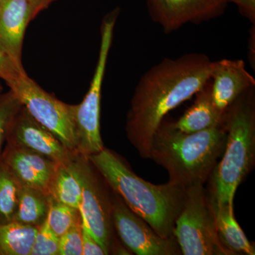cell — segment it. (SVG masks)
Here are the masks:
<instances>
[{
	"label": "cell",
	"instance_id": "obj_1",
	"mask_svg": "<svg viewBox=\"0 0 255 255\" xmlns=\"http://www.w3.org/2000/svg\"><path fill=\"white\" fill-rule=\"evenodd\" d=\"M215 61L201 53L164 58L139 80L127 114L126 132L143 159H149L151 142L170 111L189 100L211 80Z\"/></svg>",
	"mask_w": 255,
	"mask_h": 255
},
{
	"label": "cell",
	"instance_id": "obj_2",
	"mask_svg": "<svg viewBox=\"0 0 255 255\" xmlns=\"http://www.w3.org/2000/svg\"><path fill=\"white\" fill-rule=\"evenodd\" d=\"M88 159L129 209L161 237H174V223L185 203L186 188L169 182H147L136 175L122 157L105 147Z\"/></svg>",
	"mask_w": 255,
	"mask_h": 255
},
{
	"label": "cell",
	"instance_id": "obj_3",
	"mask_svg": "<svg viewBox=\"0 0 255 255\" xmlns=\"http://www.w3.org/2000/svg\"><path fill=\"white\" fill-rule=\"evenodd\" d=\"M226 140L223 122L217 127L187 133L176 128L174 121L165 117L152 137L149 159L167 171L169 182L184 188L204 184L223 155Z\"/></svg>",
	"mask_w": 255,
	"mask_h": 255
},
{
	"label": "cell",
	"instance_id": "obj_4",
	"mask_svg": "<svg viewBox=\"0 0 255 255\" xmlns=\"http://www.w3.org/2000/svg\"><path fill=\"white\" fill-rule=\"evenodd\" d=\"M255 87L243 93L223 116L227 140L220 162L209 179V201L233 206L240 184L251 172L255 162Z\"/></svg>",
	"mask_w": 255,
	"mask_h": 255
},
{
	"label": "cell",
	"instance_id": "obj_5",
	"mask_svg": "<svg viewBox=\"0 0 255 255\" xmlns=\"http://www.w3.org/2000/svg\"><path fill=\"white\" fill-rule=\"evenodd\" d=\"M120 9L108 13L101 26L98 60L88 92L81 103L74 105V124L77 137L76 153L88 157L105 148L100 131L102 84Z\"/></svg>",
	"mask_w": 255,
	"mask_h": 255
},
{
	"label": "cell",
	"instance_id": "obj_6",
	"mask_svg": "<svg viewBox=\"0 0 255 255\" xmlns=\"http://www.w3.org/2000/svg\"><path fill=\"white\" fill-rule=\"evenodd\" d=\"M184 255H234L220 241L207 190L204 184L186 188L185 203L173 232Z\"/></svg>",
	"mask_w": 255,
	"mask_h": 255
},
{
	"label": "cell",
	"instance_id": "obj_7",
	"mask_svg": "<svg viewBox=\"0 0 255 255\" xmlns=\"http://www.w3.org/2000/svg\"><path fill=\"white\" fill-rule=\"evenodd\" d=\"M33 119L50 130L68 150L76 152L74 105L45 91L27 74L7 83Z\"/></svg>",
	"mask_w": 255,
	"mask_h": 255
},
{
	"label": "cell",
	"instance_id": "obj_8",
	"mask_svg": "<svg viewBox=\"0 0 255 255\" xmlns=\"http://www.w3.org/2000/svg\"><path fill=\"white\" fill-rule=\"evenodd\" d=\"M76 162L82 184L80 211L83 226L110 255L114 247L112 195L88 157L77 153Z\"/></svg>",
	"mask_w": 255,
	"mask_h": 255
},
{
	"label": "cell",
	"instance_id": "obj_9",
	"mask_svg": "<svg viewBox=\"0 0 255 255\" xmlns=\"http://www.w3.org/2000/svg\"><path fill=\"white\" fill-rule=\"evenodd\" d=\"M112 221L121 241L137 255H182L175 238L159 236L113 191Z\"/></svg>",
	"mask_w": 255,
	"mask_h": 255
},
{
	"label": "cell",
	"instance_id": "obj_10",
	"mask_svg": "<svg viewBox=\"0 0 255 255\" xmlns=\"http://www.w3.org/2000/svg\"><path fill=\"white\" fill-rule=\"evenodd\" d=\"M151 19L169 34L184 25L211 21L222 16L228 4L221 0H147Z\"/></svg>",
	"mask_w": 255,
	"mask_h": 255
},
{
	"label": "cell",
	"instance_id": "obj_11",
	"mask_svg": "<svg viewBox=\"0 0 255 255\" xmlns=\"http://www.w3.org/2000/svg\"><path fill=\"white\" fill-rule=\"evenodd\" d=\"M6 139L8 145L33 151L58 164L71 162L77 154L68 150L23 106L10 126Z\"/></svg>",
	"mask_w": 255,
	"mask_h": 255
},
{
	"label": "cell",
	"instance_id": "obj_12",
	"mask_svg": "<svg viewBox=\"0 0 255 255\" xmlns=\"http://www.w3.org/2000/svg\"><path fill=\"white\" fill-rule=\"evenodd\" d=\"M1 161L21 185L49 196L50 182L60 164L33 151L10 145L1 154Z\"/></svg>",
	"mask_w": 255,
	"mask_h": 255
},
{
	"label": "cell",
	"instance_id": "obj_13",
	"mask_svg": "<svg viewBox=\"0 0 255 255\" xmlns=\"http://www.w3.org/2000/svg\"><path fill=\"white\" fill-rule=\"evenodd\" d=\"M211 95L216 110L224 114L243 93L254 88L255 80L243 60L215 61L211 78Z\"/></svg>",
	"mask_w": 255,
	"mask_h": 255
},
{
	"label": "cell",
	"instance_id": "obj_14",
	"mask_svg": "<svg viewBox=\"0 0 255 255\" xmlns=\"http://www.w3.org/2000/svg\"><path fill=\"white\" fill-rule=\"evenodd\" d=\"M28 0H1L0 46L20 68L25 31L31 21Z\"/></svg>",
	"mask_w": 255,
	"mask_h": 255
},
{
	"label": "cell",
	"instance_id": "obj_15",
	"mask_svg": "<svg viewBox=\"0 0 255 255\" xmlns=\"http://www.w3.org/2000/svg\"><path fill=\"white\" fill-rule=\"evenodd\" d=\"M195 95L194 105L177 122H174V127L180 131L191 133L222 124L224 114L216 110L213 102L211 80Z\"/></svg>",
	"mask_w": 255,
	"mask_h": 255
},
{
	"label": "cell",
	"instance_id": "obj_16",
	"mask_svg": "<svg viewBox=\"0 0 255 255\" xmlns=\"http://www.w3.org/2000/svg\"><path fill=\"white\" fill-rule=\"evenodd\" d=\"M210 202V201H209ZM220 241L234 255H255L254 245L248 241L234 215L233 206L210 202Z\"/></svg>",
	"mask_w": 255,
	"mask_h": 255
},
{
	"label": "cell",
	"instance_id": "obj_17",
	"mask_svg": "<svg viewBox=\"0 0 255 255\" xmlns=\"http://www.w3.org/2000/svg\"><path fill=\"white\" fill-rule=\"evenodd\" d=\"M76 155L71 162L58 165L50 182L48 194L57 202L80 209L82 189Z\"/></svg>",
	"mask_w": 255,
	"mask_h": 255
},
{
	"label": "cell",
	"instance_id": "obj_18",
	"mask_svg": "<svg viewBox=\"0 0 255 255\" xmlns=\"http://www.w3.org/2000/svg\"><path fill=\"white\" fill-rule=\"evenodd\" d=\"M50 196L43 191L21 185L17 207L11 222L39 227L46 221Z\"/></svg>",
	"mask_w": 255,
	"mask_h": 255
},
{
	"label": "cell",
	"instance_id": "obj_19",
	"mask_svg": "<svg viewBox=\"0 0 255 255\" xmlns=\"http://www.w3.org/2000/svg\"><path fill=\"white\" fill-rule=\"evenodd\" d=\"M39 227L16 222L0 224V255H30Z\"/></svg>",
	"mask_w": 255,
	"mask_h": 255
},
{
	"label": "cell",
	"instance_id": "obj_20",
	"mask_svg": "<svg viewBox=\"0 0 255 255\" xmlns=\"http://www.w3.org/2000/svg\"><path fill=\"white\" fill-rule=\"evenodd\" d=\"M21 187L12 172L0 160V224L12 221Z\"/></svg>",
	"mask_w": 255,
	"mask_h": 255
},
{
	"label": "cell",
	"instance_id": "obj_21",
	"mask_svg": "<svg viewBox=\"0 0 255 255\" xmlns=\"http://www.w3.org/2000/svg\"><path fill=\"white\" fill-rule=\"evenodd\" d=\"M46 221L50 230L59 238L70 228L83 222L80 209L57 202L50 197Z\"/></svg>",
	"mask_w": 255,
	"mask_h": 255
},
{
	"label": "cell",
	"instance_id": "obj_22",
	"mask_svg": "<svg viewBox=\"0 0 255 255\" xmlns=\"http://www.w3.org/2000/svg\"><path fill=\"white\" fill-rule=\"evenodd\" d=\"M21 107V102L11 90L0 95V160L3 143L6 140L10 126Z\"/></svg>",
	"mask_w": 255,
	"mask_h": 255
},
{
	"label": "cell",
	"instance_id": "obj_23",
	"mask_svg": "<svg viewBox=\"0 0 255 255\" xmlns=\"http://www.w3.org/2000/svg\"><path fill=\"white\" fill-rule=\"evenodd\" d=\"M60 238L50 230L46 221L38 228L30 255H59Z\"/></svg>",
	"mask_w": 255,
	"mask_h": 255
},
{
	"label": "cell",
	"instance_id": "obj_24",
	"mask_svg": "<svg viewBox=\"0 0 255 255\" xmlns=\"http://www.w3.org/2000/svg\"><path fill=\"white\" fill-rule=\"evenodd\" d=\"M82 222L60 238L59 255H82Z\"/></svg>",
	"mask_w": 255,
	"mask_h": 255
},
{
	"label": "cell",
	"instance_id": "obj_25",
	"mask_svg": "<svg viewBox=\"0 0 255 255\" xmlns=\"http://www.w3.org/2000/svg\"><path fill=\"white\" fill-rule=\"evenodd\" d=\"M25 74L24 68L18 67L0 46V79L7 84Z\"/></svg>",
	"mask_w": 255,
	"mask_h": 255
},
{
	"label": "cell",
	"instance_id": "obj_26",
	"mask_svg": "<svg viewBox=\"0 0 255 255\" xmlns=\"http://www.w3.org/2000/svg\"><path fill=\"white\" fill-rule=\"evenodd\" d=\"M82 255H107L104 248L100 246L91 233L82 223Z\"/></svg>",
	"mask_w": 255,
	"mask_h": 255
},
{
	"label": "cell",
	"instance_id": "obj_27",
	"mask_svg": "<svg viewBox=\"0 0 255 255\" xmlns=\"http://www.w3.org/2000/svg\"><path fill=\"white\" fill-rule=\"evenodd\" d=\"M226 4L233 3L238 6L240 14L255 24V0H221Z\"/></svg>",
	"mask_w": 255,
	"mask_h": 255
},
{
	"label": "cell",
	"instance_id": "obj_28",
	"mask_svg": "<svg viewBox=\"0 0 255 255\" xmlns=\"http://www.w3.org/2000/svg\"><path fill=\"white\" fill-rule=\"evenodd\" d=\"M55 0H28L29 4L31 20L36 17L41 11L47 9Z\"/></svg>",
	"mask_w": 255,
	"mask_h": 255
},
{
	"label": "cell",
	"instance_id": "obj_29",
	"mask_svg": "<svg viewBox=\"0 0 255 255\" xmlns=\"http://www.w3.org/2000/svg\"><path fill=\"white\" fill-rule=\"evenodd\" d=\"M3 87L1 86V82H0V95H1V92H2Z\"/></svg>",
	"mask_w": 255,
	"mask_h": 255
},
{
	"label": "cell",
	"instance_id": "obj_30",
	"mask_svg": "<svg viewBox=\"0 0 255 255\" xmlns=\"http://www.w3.org/2000/svg\"><path fill=\"white\" fill-rule=\"evenodd\" d=\"M0 2H1V0H0Z\"/></svg>",
	"mask_w": 255,
	"mask_h": 255
}]
</instances>
